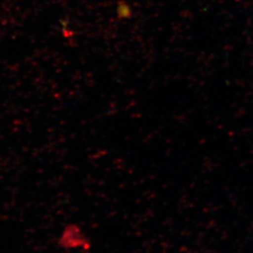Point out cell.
<instances>
[{"label":"cell","mask_w":253,"mask_h":253,"mask_svg":"<svg viewBox=\"0 0 253 253\" xmlns=\"http://www.w3.org/2000/svg\"><path fill=\"white\" fill-rule=\"evenodd\" d=\"M59 244L67 250H84L90 249V240L81 228L77 225H70L65 228L59 239Z\"/></svg>","instance_id":"obj_1"}]
</instances>
